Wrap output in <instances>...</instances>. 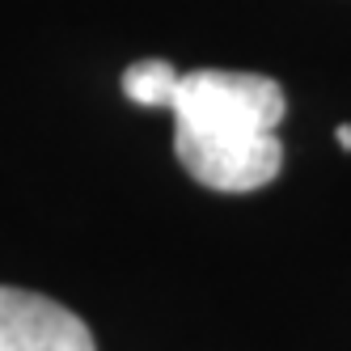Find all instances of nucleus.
<instances>
[{
    "label": "nucleus",
    "mask_w": 351,
    "mask_h": 351,
    "mask_svg": "<svg viewBox=\"0 0 351 351\" xmlns=\"http://www.w3.org/2000/svg\"><path fill=\"white\" fill-rule=\"evenodd\" d=\"M169 114L182 169L212 191H258L284 165V144L275 128L284 123L288 102L271 77L224 68L182 72Z\"/></svg>",
    "instance_id": "f257e3e1"
},
{
    "label": "nucleus",
    "mask_w": 351,
    "mask_h": 351,
    "mask_svg": "<svg viewBox=\"0 0 351 351\" xmlns=\"http://www.w3.org/2000/svg\"><path fill=\"white\" fill-rule=\"evenodd\" d=\"M0 351H97L89 326L60 300L0 288Z\"/></svg>",
    "instance_id": "f03ea898"
},
{
    "label": "nucleus",
    "mask_w": 351,
    "mask_h": 351,
    "mask_svg": "<svg viewBox=\"0 0 351 351\" xmlns=\"http://www.w3.org/2000/svg\"><path fill=\"white\" fill-rule=\"evenodd\" d=\"M178 81L182 72L165 64V60H140L123 72V93H128V102L136 106H165L173 102V93H178Z\"/></svg>",
    "instance_id": "7ed1b4c3"
},
{
    "label": "nucleus",
    "mask_w": 351,
    "mask_h": 351,
    "mask_svg": "<svg viewBox=\"0 0 351 351\" xmlns=\"http://www.w3.org/2000/svg\"><path fill=\"white\" fill-rule=\"evenodd\" d=\"M339 144H343L347 153H351V128H339Z\"/></svg>",
    "instance_id": "20e7f679"
}]
</instances>
